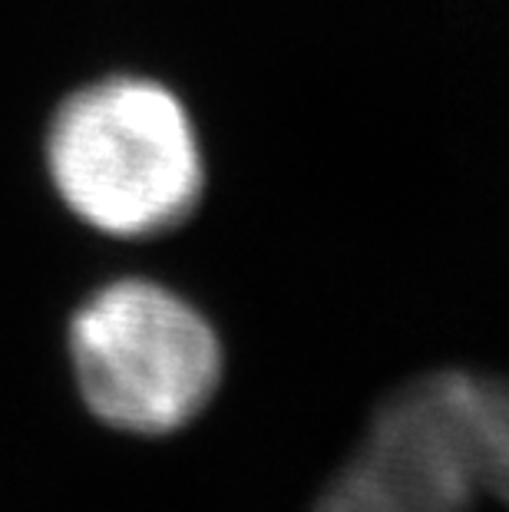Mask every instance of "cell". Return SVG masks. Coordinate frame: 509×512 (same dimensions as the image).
Here are the masks:
<instances>
[{
	"label": "cell",
	"instance_id": "cell-1",
	"mask_svg": "<svg viewBox=\"0 0 509 512\" xmlns=\"http://www.w3.org/2000/svg\"><path fill=\"white\" fill-rule=\"evenodd\" d=\"M47 169L77 219L119 238L169 232L205 189L186 106L146 76H106L67 96L47 133Z\"/></svg>",
	"mask_w": 509,
	"mask_h": 512
},
{
	"label": "cell",
	"instance_id": "cell-2",
	"mask_svg": "<svg viewBox=\"0 0 509 512\" xmlns=\"http://www.w3.org/2000/svg\"><path fill=\"white\" fill-rule=\"evenodd\" d=\"M480 493L509 506V380L443 370L377 410L318 512H467Z\"/></svg>",
	"mask_w": 509,
	"mask_h": 512
},
{
	"label": "cell",
	"instance_id": "cell-3",
	"mask_svg": "<svg viewBox=\"0 0 509 512\" xmlns=\"http://www.w3.org/2000/svg\"><path fill=\"white\" fill-rule=\"evenodd\" d=\"M73 370L100 420L129 433H169L215 394L222 347L209 321L143 278L106 285L73 318Z\"/></svg>",
	"mask_w": 509,
	"mask_h": 512
}]
</instances>
